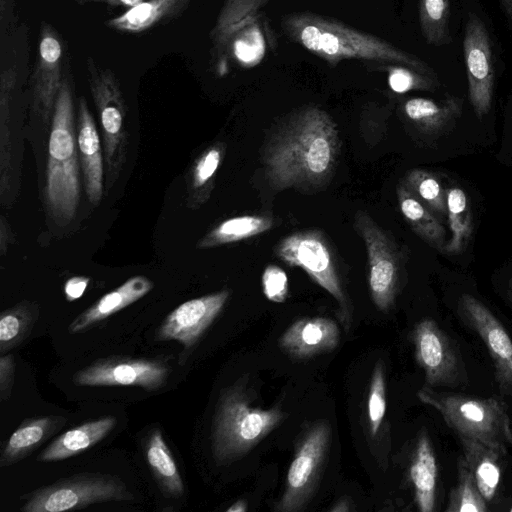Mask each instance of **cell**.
Segmentation results:
<instances>
[{
  "mask_svg": "<svg viewBox=\"0 0 512 512\" xmlns=\"http://www.w3.org/2000/svg\"><path fill=\"white\" fill-rule=\"evenodd\" d=\"M340 146L337 125L325 110L315 105L298 108L281 119L264 142L265 179L276 191L323 190L335 173Z\"/></svg>",
  "mask_w": 512,
  "mask_h": 512,
  "instance_id": "obj_1",
  "label": "cell"
},
{
  "mask_svg": "<svg viewBox=\"0 0 512 512\" xmlns=\"http://www.w3.org/2000/svg\"><path fill=\"white\" fill-rule=\"evenodd\" d=\"M282 27L288 37L330 65L345 59L401 65L436 77L424 61L376 36L310 12L286 16Z\"/></svg>",
  "mask_w": 512,
  "mask_h": 512,
  "instance_id": "obj_2",
  "label": "cell"
},
{
  "mask_svg": "<svg viewBox=\"0 0 512 512\" xmlns=\"http://www.w3.org/2000/svg\"><path fill=\"white\" fill-rule=\"evenodd\" d=\"M73 92V81L67 75L51 119L45 203L49 216L59 226L74 219L81 194Z\"/></svg>",
  "mask_w": 512,
  "mask_h": 512,
  "instance_id": "obj_3",
  "label": "cell"
},
{
  "mask_svg": "<svg viewBox=\"0 0 512 512\" xmlns=\"http://www.w3.org/2000/svg\"><path fill=\"white\" fill-rule=\"evenodd\" d=\"M254 400L247 376L222 390L211 430L212 454L219 465L246 455L287 418L279 406L263 409Z\"/></svg>",
  "mask_w": 512,
  "mask_h": 512,
  "instance_id": "obj_4",
  "label": "cell"
},
{
  "mask_svg": "<svg viewBox=\"0 0 512 512\" xmlns=\"http://www.w3.org/2000/svg\"><path fill=\"white\" fill-rule=\"evenodd\" d=\"M417 396L438 411L458 437L476 439L503 454L512 446V422L501 398L439 392L425 385Z\"/></svg>",
  "mask_w": 512,
  "mask_h": 512,
  "instance_id": "obj_5",
  "label": "cell"
},
{
  "mask_svg": "<svg viewBox=\"0 0 512 512\" xmlns=\"http://www.w3.org/2000/svg\"><path fill=\"white\" fill-rule=\"evenodd\" d=\"M86 67L89 89L101 127L105 162L104 192L107 194L119 179L127 160V109L114 72L99 67L92 57L87 58Z\"/></svg>",
  "mask_w": 512,
  "mask_h": 512,
  "instance_id": "obj_6",
  "label": "cell"
},
{
  "mask_svg": "<svg viewBox=\"0 0 512 512\" xmlns=\"http://www.w3.org/2000/svg\"><path fill=\"white\" fill-rule=\"evenodd\" d=\"M275 256L291 267L303 269L332 295L339 306V317L346 327L351 322V304L339 269L337 255L327 235L320 229H305L283 237L274 247Z\"/></svg>",
  "mask_w": 512,
  "mask_h": 512,
  "instance_id": "obj_7",
  "label": "cell"
},
{
  "mask_svg": "<svg viewBox=\"0 0 512 512\" xmlns=\"http://www.w3.org/2000/svg\"><path fill=\"white\" fill-rule=\"evenodd\" d=\"M121 479L100 473H82L61 479L23 495L24 512H62L87 506L133 499Z\"/></svg>",
  "mask_w": 512,
  "mask_h": 512,
  "instance_id": "obj_8",
  "label": "cell"
},
{
  "mask_svg": "<svg viewBox=\"0 0 512 512\" xmlns=\"http://www.w3.org/2000/svg\"><path fill=\"white\" fill-rule=\"evenodd\" d=\"M331 427L327 420L306 426L296 442L294 457L285 480V489L275 503L277 512H298L316 492L330 444Z\"/></svg>",
  "mask_w": 512,
  "mask_h": 512,
  "instance_id": "obj_9",
  "label": "cell"
},
{
  "mask_svg": "<svg viewBox=\"0 0 512 512\" xmlns=\"http://www.w3.org/2000/svg\"><path fill=\"white\" fill-rule=\"evenodd\" d=\"M354 229L366 247L371 299L378 310L387 312L399 290L403 264L401 253L394 239L366 211H356Z\"/></svg>",
  "mask_w": 512,
  "mask_h": 512,
  "instance_id": "obj_10",
  "label": "cell"
},
{
  "mask_svg": "<svg viewBox=\"0 0 512 512\" xmlns=\"http://www.w3.org/2000/svg\"><path fill=\"white\" fill-rule=\"evenodd\" d=\"M425 386L456 388L467 383L465 365L454 341L430 318L417 322L411 334Z\"/></svg>",
  "mask_w": 512,
  "mask_h": 512,
  "instance_id": "obj_11",
  "label": "cell"
},
{
  "mask_svg": "<svg viewBox=\"0 0 512 512\" xmlns=\"http://www.w3.org/2000/svg\"><path fill=\"white\" fill-rule=\"evenodd\" d=\"M170 372L169 366L156 359L113 356L78 370L73 382L77 386H137L156 391L166 384Z\"/></svg>",
  "mask_w": 512,
  "mask_h": 512,
  "instance_id": "obj_12",
  "label": "cell"
},
{
  "mask_svg": "<svg viewBox=\"0 0 512 512\" xmlns=\"http://www.w3.org/2000/svg\"><path fill=\"white\" fill-rule=\"evenodd\" d=\"M458 313L484 343L500 393L512 396V340L505 327L487 306L469 294L460 297Z\"/></svg>",
  "mask_w": 512,
  "mask_h": 512,
  "instance_id": "obj_13",
  "label": "cell"
},
{
  "mask_svg": "<svg viewBox=\"0 0 512 512\" xmlns=\"http://www.w3.org/2000/svg\"><path fill=\"white\" fill-rule=\"evenodd\" d=\"M463 53L469 99L477 117L482 118L491 107L495 71L488 31L474 13L469 14L466 22Z\"/></svg>",
  "mask_w": 512,
  "mask_h": 512,
  "instance_id": "obj_14",
  "label": "cell"
},
{
  "mask_svg": "<svg viewBox=\"0 0 512 512\" xmlns=\"http://www.w3.org/2000/svg\"><path fill=\"white\" fill-rule=\"evenodd\" d=\"M63 45L58 32L49 24L41 26L37 57L31 77L32 108L47 124L64 81Z\"/></svg>",
  "mask_w": 512,
  "mask_h": 512,
  "instance_id": "obj_15",
  "label": "cell"
},
{
  "mask_svg": "<svg viewBox=\"0 0 512 512\" xmlns=\"http://www.w3.org/2000/svg\"><path fill=\"white\" fill-rule=\"evenodd\" d=\"M230 291L223 289L188 300L167 315L157 331L158 340H177L193 347L224 308Z\"/></svg>",
  "mask_w": 512,
  "mask_h": 512,
  "instance_id": "obj_16",
  "label": "cell"
},
{
  "mask_svg": "<svg viewBox=\"0 0 512 512\" xmlns=\"http://www.w3.org/2000/svg\"><path fill=\"white\" fill-rule=\"evenodd\" d=\"M76 136L86 196L93 206H98L105 193L103 144L84 97L78 99Z\"/></svg>",
  "mask_w": 512,
  "mask_h": 512,
  "instance_id": "obj_17",
  "label": "cell"
},
{
  "mask_svg": "<svg viewBox=\"0 0 512 512\" xmlns=\"http://www.w3.org/2000/svg\"><path fill=\"white\" fill-rule=\"evenodd\" d=\"M340 331L328 317H304L293 322L279 339L283 353L296 360H305L333 351L339 344Z\"/></svg>",
  "mask_w": 512,
  "mask_h": 512,
  "instance_id": "obj_18",
  "label": "cell"
},
{
  "mask_svg": "<svg viewBox=\"0 0 512 512\" xmlns=\"http://www.w3.org/2000/svg\"><path fill=\"white\" fill-rule=\"evenodd\" d=\"M16 85L15 66L3 68L0 73V196L6 207L11 206L18 185L12 138V102Z\"/></svg>",
  "mask_w": 512,
  "mask_h": 512,
  "instance_id": "obj_19",
  "label": "cell"
},
{
  "mask_svg": "<svg viewBox=\"0 0 512 512\" xmlns=\"http://www.w3.org/2000/svg\"><path fill=\"white\" fill-rule=\"evenodd\" d=\"M154 283L142 275L133 276L81 312L68 326L70 334L86 331L148 294Z\"/></svg>",
  "mask_w": 512,
  "mask_h": 512,
  "instance_id": "obj_20",
  "label": "cell"
},
{
  "mask_svg": "<svg viewBox=\"0 0 512 512\" xmlns=\"http://www.w3.org/2000/svg\"><path fill=\"white\" fill-rule=\"evenodd\" d=\"M192 0H146L116 17L106 27L126 34H139L181 15Z\"/></svg>",
  "mask_w": 512,
  "mask_h": 512,
  "instance_id": "obj_21",
  "label": "cell"
},
{
  "mask_svg": "<svg viewBox=\"0 0 512 512\" xmlns=\"http://www.w3.org/2000/svg\"><path fill=\"white\" fill-rule=\"evenodd\" d=\"M116 418L105 416L75 426L59 435L37 457L41 462L60 461L92 448L115 427Z\"/></svg>",
  "mask_w": 512,
  "mask_h": 512,
  "instance_id": "obj_22",
  "label": "cell"
},
{
  "mask_svg": "<svg viewBox=\"0 0 512 512\" xmlns=\"http://www.w3.org/2000/svg\"><path fill=\"white\" fill-rule=\"evenodd\" d=\"M438 464L430 437L426 431L419 434L409 466V478L417 508L432 512L436 503Z\"/></svg>",
  "mask_w": 512,
  "mask_h": 512,
  "instance_id": "obj_23",
  "label": "cell"
},
{
  "mask_svg": "<svg viewBox=\"0 0 512 512\" xmlns=\"http://www.w3.org/2000/svg\"><path fill=\"white\" fill-rule=\"evenodd\" d=\"M65 423L61 416L28 418L7 439L0 455V466L15 464L51 437Z\"/></svg>",
  "mask_w": 512,
  "mask_h": 512,
  "instance_id": "obj_24",
  "label": "cell"
},
{
  "mask_svg": "<svg viewBox=\"0 0 512 512\" xmlns=\"http://www.w3.org/2000/svg\"><path fill=\"white\" fill-rule=\"evenodd\" d=\"M225 153L226 144L217 141L194 160L185 177L188 207L197 209L209 200Z\"/></svg>",
  "mask_w": 512,
  "mask_h": 512,
  "instance_id": "obj_25",
  "label": "cell"
},
{
  "mask_svg": "<svg viewBox=\"0 0 512 512\" xmlns=\"http://www.w3.org/2000/svg\"><path fill=\"white\" fill-rule=\"evenodd\" d=\"M406 118L419 130L428 134H437L447 129L460 116L462 102L449 96L443 101L423 97H414L403 104Z\"/></svg>",
  "mask_w": 512,
  "mask_h": 512,
  "instance_id": "obj_26",
  "label": "cell"
},
{
  "mask_svg": "<svg viewBox=\"0 0 512 512\" xmlns=\"http://www.w3.org/2000/svg\"><path fill=\"white\" fill-rule=\"evenodd\" d=\"M459 439L464 458L488 503L497 493L501 478L500 459L504 454L476 439L464 436H459Z\"/></svg>",
  "mask_w": 512,
  "mask_h": 512,
  "instance_id": "obj_27",
  "label": "cell"
},
{
  "mask_svg": "<svg viewBox=\"0 0 512 512\" xmlns=\"http://www.w3.org/2000/svg\"><path fill=\"white\" fill-rule=\"evenodd\" d=\"M401 214L411 229L430 246L443 253L446 233L440 220L402 182L397 187Z\"/></svg>",
  "mask_w": 512,
  "mask_h": 512,
  "instance_id": "obj_28",
  "label": "cell"
},
{
  "mask_svg": "<svg viewBox=\"0 0 512 512\" xmlns=\"http://www.w3.org/2000/svg\"><path fill=\"white\" fill-rule=\"evenodd\" d=\"M145 454L148 465L163 493L171 498L182 497L184 483L161 430L154 429L149 433Z\"/></svg>",
  "mask_w": 512,
  "mask_h": 512,
  "instance_id": "obj_29",
  "label": "cell"
},
{
  "mask_svg": "<svg viewBox=\"0 0 512 512\" xmlns=\"http://www.w3.org/2000/svg\"><path fill=\"white\" fill-rule=\"evenodd\" d=\"M272 217L241 215L226 219L213 227L198 242L197 248L207 249L245 240L270 230Z\"/></svg>",
  "mask_w": 512,
  "mask_h": 512,
  "instance_id": "obj_30",
  "label": "cell"
},
{
  "mask_svg": "<svg viewBox=\"0 0 512 512\" xmlns=\"http://www.w3.org/2000/svg\"><path fill=\"white\" fill-rule=\"evenodd\" d=\"M447 220L451 237L446 242L443 253L456 255L467 246L473 231V215L467 195L458 186L446 189Z\"/></svg>",
  "mask_w": 512,
  "mask_h": 512,
  "instance_id": "obj_31",
  "label": "cell"
},
{
  "mask_svg": "<svg viewBox=\"0 0 512 512\" xmlns=\"http://www.w3.org/2000/svg\"><path fill=\"white\" fill-rule=\"evenodd\" d=\"M39 317V306L21 301L4 310L0 315V354H7L21 344L30 334Z\"/></svg>",
  "mask_w": 512,
  "mask_h": 512,
  "instance_id": "obj_32",
  "label": "cell"
},
{
  "mask_svg": "<svg viewBox=\"0 0 512 512\" xmlns=\"http://www.w3.org/2000/svg\"><path fill=\"white\" fill-rule=\"evenodd\" d=\"M403 183L441 221L447 218L446 190L433 173L412 169L406 174Z\"/></svg>",
  "mask_w": 512,
  "mask_h": 512,
  "instance_id": "obj_33",
  "label": "cell"
},
{
  "mask_svg": "<svg viewBox=\"0 0 512 512\" xmlns=\"http://www.w3.org/2000/svg\"><path fill=\"white\" fill-rule=\"evenodd\" d=\"M457 484L450 493L447 512H486L487 501L481 494L466 459L457 462Z\"/></svg>",
  "mask_w": 512,
  "mask_h": 512,
  "instance_id": "obj_34",
  "label": "cell"
},
{
  "mask_svg": "<svg viewBox=\"0 0 512 512\" xmlns=\"http://www.w3.org/2000/svg\"><path fill=\"white\" fill-rule=\"evenodd\" d=\"M449 17L450 0H420V28L428 44L441 46L451 42Z\"/></svg>",
  "mask_w": 512,
  "mask_h": 512,
  "instance_id": "obj_35",
  "label": "cell"
},
{
  "mask_svg": "<svg viewBox=\"0 0 512 512\" xmlns=\"http://www.w3.org/2000/svg\"><path fill=\"white\" fill-rule=\"evenodd\" d=\"M386 412V383L384 366L378 361L374 367L367 400L368 428L371 436L379 432Z\"/></svg>",
  "mask_w": 512,
  "mask_h": 512,
  "instance_id": "obj_36",
  "label": "cell"
},
{
  "mask_svg": "<svg viewBox=\"0 0 512 512\" xmlns=\"http://www.w3.org/2000/svg\"><path fill=\"white\" fill-rule=\"evenodd\" d=\"M388 84L396 93L411 90H435L438 86L436 77L428 76L401 65H390L388 68Z\"/></svg>",
  "mask_w": 512,
  "mask_h": 512,
  "instance_id": "obj_37",
  "label": "cell"
},
{
  "mask_svg": "<svg viewBox=\"0 0 512 512\" xmlns=\"http://www.w3.org/2000/svg\"><path fill=\"white\" fill-rule=\"evenodd\" d=\"M262 288L265 297L276 303H282L288 296V278L279 266L270 264L262 274Z\"/></svg>",
  "mask_w": 512,
  "mask_h": 512,
  "instance_id": "obj_38",
  "label": "cell"
},
{
  "mask_svg": "<svg viewBox=\"0 0 512 512\" xmlns=\"http://www.w3.org/2000/svg\"><path fill=\"white\" fill-rule=\"evenodd\" d=\"M14 358L10 353L0 357V400L7 401L10 398L14 382Z\"/></svg>",
  "mask_w": 512,
  "mask_h": 512,
  "instance_id": "obj_39",
  "label": "cell"
},
{
  "mask_svg": "<svg viewBox=\"0 0 512 512\" xmlns=\"http://www.w3.org/2000/svg\"><path fill=\"white\" fill-rule=\"evenodd\" d=\"M90 279L85 276H74L69 278L64 285V293L68 301L79 299L85 292Z\"/></svg>",
  "mask_w": 512,
  "mask_h": 512,
  "instance_id": "obj_40",
  "label": "cell"
},
{
  "mask_svg": "<svg viewBox=\"0 0 512 512\" xmlns=\"http://www.w3.org/2000/svg\"><path fill=\"white\" fill-rule=\"evenodd\" d=\"M14 242V237L11 231L9 222L4 216L0 218V254L4 256L11 243Z\"/></svg>",
  "mask_w": 512,
  "mask_h": 512,
  "instance_id": "obj_41",
  "label": "cell"
},
{
  "mask_svg": "<svg viewBox=\"0 0 512 512\" xmlns=\"http://www.w3.org/2000/svg\"><path fill=\"white\" fill-rule=\"evenodd\" d=\"M79 5L90 4V3H102L114 8H125L130 9L131 7L146 1V0H74Z\"/></svg>",
  "mask_w": 512,
  "mask_h": 512,
  "instance_id": "obj_42",
  "label": "cell"
},
{
  "mask_svg": "<svg viewBox=\"0 0 512 512\" xmlns=\"http://www.w3.org/2000/svg\"><path fill=\"white\" fill-rule=\"evenodd\" d=\"M13 10L14 0H0V16L2 24L5 22V19H7V22L10 20Z\"/></svg>",
  "mask_w": 512,
  "mask_h": 512,
  "instance_id": "obj_43",
  "label": "cell"
},
{
  "mask_svg": "<svg viewBox=\"0 0 512 512\" xmlns=\"http://www.w3.org/2000/svg\"><path fill=\"white\" fill-rule=\"evenodd\" d=\"M248 503L246 500H238L226 509L227 512H246Z\"/></svg>",
  "mask_w": 512,
  "mask_h": 512,
  "instance_id": "obj_44",
  "label": "cell"
},
{
  "mask_svg": "<svg viewBox=\"0 0 512 512\" xmlns=\"http://www.w3.org/2000/svg\"><path fill=\"white\" fill-rule=\"evenodd\" d=\"M500 3L509 24L512 26V0H500Z\"/></svg>",
  "mask_w": 512,
  "mask_h": 512,
  "instance_id": "obj_45",
  "label": "cell"
},
{
  "mask_svg": "<svg viewBox=\"0 0 512 512\" xmlns=\"http://www.w3.org/2000/svg\"><path fill=\"white\" fill-rule=\"evenodd\" d=\"M333 512H344L349 511V503L347 499H341L330 509Z\"/></svg>",
  "mask_w": 512,
  "mask_h": 512,
  "instance_id": "obj_46",
  "label": "cell"
},
{
  "mask_svg": "<svg viewBox=\"0 0 512 512\" xmlns=\"http://www.w3.org/2000/svg\"><path fill=\"white\" fill-rule=\"evenodd\" d=\"M509 288H510V291H511V294H512V279L510 280Z\"/></svg>",
  "mask_w": 512,
  "mask_h": 512,
  "instance_id": "obj_47",
  "label": "cell"
},
{
  "mask_svg": "<svg viewBox=\"0 0 512 512\" xmlns=\"http://www.w3.org/2000/svg\"><path fill=\"white\" fill-rule=\"evenodd\" d=\"M510 511L512 512V507L510 508Z\"/></svg>",
  "mask_w": 512,
  "mask_h": 512,
  "instance_id": "obj_48",
  "label": "cell"
}]
</instances>
